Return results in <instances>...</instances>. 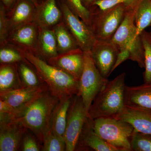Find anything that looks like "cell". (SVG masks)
Masks as SVG:
<instances>
[{"mask_svg": "<svg viewBox=\"0 0 151 151\" xmlns=\"http://www.w3.org/2000/svg\"><path fill=\"white\" fill-rule=\"evenodd\" d=\"M42 151H66L65 138L55 134L50 129L44 138Z\"/></svg>", "mask_w": 151, "mask_h": 151, "instance_id": "obj_27", "label": "cell"}, {"mask_svg": "<svg viewBox=\"0 0 151 151\" xmlns=\"http://www.w3.org/2000/svg\"><path fill=\"white\" fill-rule=\"evenodd\" d=\"M30 1L35 5L36 8L40 4V3L39 2V0H30Z\"/></svg>", "mask_w": 151, "mask_h": 151, "instance_id": "obj_37", "label": "cell"}, {"mask_svg": "<svg viewBox=\"0 0 151 151\" xmlns=\"http://www.w3.org/2000/svg\"><path fill=\"white\" fill-rule=\"evenodd\" d=\"M87 116L88 112L81 96L74 95L72 98L68 113L64 134L66 151H75Z\"/></svg>", "mask_w": 151, "mask_h": 151, "instance_id": "obj_7", "label": "cell"}, {"mask_svg": "<svg viewBox=\"0 0 151 151\" xmlns=\"http://www.w3.org/2000/svg\"><path fill=\"white\" fill-rule=\"evenodd\" d=\"M59 101L58 98L47 90L12 121L30 130L42 144L45 134L50 128L52 111Z\"/></svg>", "mask_w": 151, "mask_h": 151, "instance_id": "obj_3", "label": "cell"}, {"mask_svg": "<svg viewBox=\"0 0 151 151\" xmlns=\"http://www.w3.org/2000/svg\"><path fill=\"white\" fill-rule=\"evenodd\" d=\"M127 108L151 111V83L136 86H126L124 94Z\"/></svg>", "mask_w": 151, "mask_h": 151, "instance_id": "obj_18", "label": "cell"}, {"mask_svg": "<svg viewBox=\"0 0 151 151\" xmlns=\"http://www.w3.org/2000/svg\"><path fill=\"white\" fill-rule=\"evenodd\" d=\"M17 1V0H1V3L4 6L7 12L12 7Z\"/></svg>", "mask_w": 151, "mask_h": 151, "instance_id": "obj_35", "label": "cell"}, {"mask_svg": "<svg viewBox=\"0 0 151 151\" xmlns=\"http://www.w3.org/2000/svg\"><path fill=\"white\" fill-rule=\"evenodd\" d=\"M26 60V59L22 55L17 47L13 45L8 43L1 47V64L18 63Z\"/></svg>", "mask_w": 151, "mask_h": 151, "instance_id": "obj_28", "label": "cell"}, {"mask_svg": "<svg viewBox=\"0 0 151 151\" xmlns=\"http://www.w3.org/2000/svg\"><path fill=\"white\" fill-rule=\"evenodd\" d=\"M79 81L84 63V52L80 48L60 53L47 61Z\"/></svg>", "mask_w": 151, "mask_h": 151, "instance_id": "obj_13", "label": "cell"}, {"mask_svg": "<svg viewBox=\"0 0 151 151\" xmlns=\"http://www.w3.org/2000/svg\"><path fill=\"white\" fill-rule=\"evenodd\" d=\"M108 80L101 75L91 56L90 51L84 52V68L79 80L78 95L87 112L96 96L103 89Z\"/></svg>", "mask_w": 151, "mask_h": 151, "instance_id": "obj_6", "label": "cell"}, {"mask_svg": "<svg viewBox=\"0 0 151 151\" xmlns=\"http://www.w3.org/2000/svg\"><path fill=\"white\" fill-rule=\"evenodd\" d=\"M29 131L27 129L24 135L21 145L20 151H42V143L34 134Z\"/></svg>", "mask_w": 151, "mask_h": 151, "instance_id": "obj_32", "label": "cell"}, {"mask_svg": "<svg viewBox=\"0 0 151 151\" xmlns=\"http://www.w3.org/2000/svg\"><path fill=\"white\" fill-rule=\"evenodd\" d=\"M62 21L58 0H44L37 7L34 22L39 27L53 28Z\"/></svg>", "mask_w": 151, "mask_h": 151, "instance_id": "obj_17", "label": "cell"}, {"mask_svg": "<svg viewBox=\"0 0 151 151\" xmlns=\"http://www.w3.org/2000/svg\"><path fill=\"white\" fill-rule=\"evenodd\" d=\"M83 4L89 9L92 4L96 0H81Z\"/></svg>", "mask_w": 151, "mask_h": 151, "instance_id": "obj_36", "label": "cell"}, {"mask_svg": "<svg viewBox=\"0 0 151 151\" xmlns=\"http://www.w3.org/2000/svg\"><path fill=\"white\" fill-rule=\"evenodd\" d=\"M22 87L19 74L18 63L1 64L0 93Z\"/></svg>", "mask_w": 151, "mask_h": 151, "instance_id": "obj_22", "label": "cell"}, {"mask_svg": "<svg viewBox=\"0 0 151 151\" xmlns=\"http://www.w3.org/2000/svg\"><path fill=\"white\" fill-rule=\"evenodd\" d=\"M137 35H140L151 24V0H142L135 13Z\"/></svg>", "mask_w": 151, "mask_h": 151, "instance_id": "obj_25", "label": "cell"}, {"mask_svg": "<svg viewBox=\"0 0 151 151\" xmlns=\"http://www.w3.org/2000/svg\"><path fill=\"white\" fill-rule=\"evenodd\" d=\"M94 132L119 151H132L131 139L134 127L128 122L114 118L92 120Z\"/></svg>", "mask_w": 151, "mask_h": 151, "instance_id": "obj_4", "label": "cell"}, {"mask_svg": "<svg viewBox=\"0 0 151 151\" xmlns=\"http://www.w3.org/2000/svg\"><path fill=\"white\" fill-rule=\"evenodd\" d=\"M117 119L128 122L138 132L151 135V113L148 111L127 107Z\"/></svg>", "mask_w": 151, "mask_h": 151, "instance_id": "obj_20", "label": "cell"}, {"mask_svg": "<svg viewBox=\"0 0 151 151\" xmlns=\"http://www.w3.org/2000/svg\"><path fill=\"white\" fill-rule=\"evenodd\" d=\"M142 0H96L89 8L92 10L103 11L108 9L121 4H126L130 6L137 5Z\"/></svg>", "mask_w": 151, "mask_h": 151, "instance_id": "obj_31", "label": "cell"}, {"mask_svg": "<svg viewBox=\"0 0 151 151\" xmlns=\"http://www.w3.org/2000/svg\"><path fill=\"white\" fill-rule=\"evenodd\" d=\"M73 96H67L59 100L52 111L50 129L55 134L64 137L68 113Z\"/></svg>", "mask_w": 151, "mask_h": 151, "instance_id": "obj_21", "label": "cell"}, {"mask_svg": "<svg viewBox=\"0 0 151 151\" xmlns=\"http://www.w3.org/2000/svg\"><path fill=\"white\" fill-rule=\"evenodd\" d=\"M48 90L46 84L21 87L12 91L1 92L0 100L15 108L18 111L19 116L39 96Z\"/></svg>", "mask_w": 151, "mask_h": 151, "instance_id": "obj_10", "label": "cell"}, {"mask_svg": "<svg viewBox=\"0 0 151 151\" xmlns=\"http://www.w3.org/2000/svg\"><path fill=\"white\" fill-rule=\"evenodd\" d=\"M69 8L90 28L91 13L81 0H64Z\"/></svg>", "mask_w": 151, "mask_h": 151, "instance_id": "obj_30", "label": "cell"}, {"mask_svg": "<svg viewBox=\"0 0 151 151\" xmlns=\"http://www.w3.org/2000/svg\"><path fill=\"white\" fill-rule=\"evenodd\" d=\"M16 47L34 68L42 80L46 84L49 91L53 96L60 100L67 96L78 95V80L63 70L50 65L35 54Z\"/></svg>", "mask_w": 151, "mask_h": 151, "instance_id": "obj_1", "label": "cell"}, {"mask_svg": "<svg viewBox=\"0 0 151 151\" xmlns=\"http://www.w3.org/2000/svg\"><path fill=\"white\" fill-rule=\"evenodd\" d=\"M130 53L128 50L119 51L117 55L116 62L113 66L112 72H113L119 65L127 60L130 59Z\"/></svg>", "mask_w": 151, "mask_h": 151, "instance_id": "obj_34", "label": "cell"}, {"mask_svg": "<svg viewBox=\"0 0 151 151\" xmlns=\"http://www.w3.org/2000/svg\"><path fill=\"white\" fill-rule=\"evenodd\" d=\"M150 113H151V111H148Z\"/></svg>", "mask_w": 151, "mask_h": 151, "instance_id": "obj_38", "label": "cell"}, {"mask_svg": "<svg viewBox=\"0 0 151 151\" xmlns=\"http://www.w3.org/2000/svg\"><path fill=\"white\" fill-rule=\"evenodd\" d=\"M126 73H122L111 81L96 96L88 112L91 120L117 118L126 109L124 101Z\"/></svg>", "mask_w": 151, "mask_h": 151, "instance_id": "obj_2", "label": "cell"}, {"mask_svg": "<svg viewBox=\"0 0 151 151\" xmlns=\"http://www.w3.org/2000/svg\"><path fill=\"white\" fill-rule=\"evenodd\" d=\"M150 26H151V25H150Z\"/></svg>", "mask_w": 151, "mask_h": 151, "instance_id": "obj_39", "label": "cell"}, {"mask_svg": "<svg viewBox=\"0 0 151 151\" xmlns=\"http://www.w3.org/2000/svg\"><path fill=\"white\" fill-rule=\"evenodd\" d=\"M119 50L111 41L95 39L90 53L99 72L107 78L112 73Z\"/></svg>", "mask_w": 151, "mask_h": 151, "instance_id": "obj_9", "label": "cell"}, {"mask_svg": "<svg viewBox=\"0 0 151 151\" xmlns=\"http://www.w3.org/2000/svg\"><path fill=\"white\" fill-rule=\"evenodd\" d=\"M27 129L13 121L0 123V151H20L22 139Z\"/></svg>", "mask_w": 151, "mask_h": 151, "instance_id": "obj_14", "label": "cell"}, {"mask_svg": "<svg viewBox=\"0 0 151 151\" xmlns=\"http://www.w3.org/2000/svg\"><path fill=\"white\" fill-rule=\"evenodd\" d=\"M145 50V70L143 73L144 84L151 83V31L145 30L140 35Z\"/></svg>", "mask_w": 151, "mask_h": 151, "instance_id": "obj_26", "label": "cell"}, {"mask_svg": "<svg viewBox=\"0 0 151 151\" xmlns=\"http://www.w3.org/2000/svg\"><path fill=\"white\" fill-rule=\"evenodd\" d=\"M131 8L129 5L121 4L105 10L89 11L90 28L95 39L111 41Z\"/></svg>", "mask_w": 151, "mask_h": 151, "instance_id": "obj_5", "label": "cell"}, {"mask_svg": "<svg viewBox=\"0 0 151 151\" xmlns=\"http://www.w3.org/2000/svg\"><path fill=\"white\" fill-rule=\"evenodd\" d=\"M36 7L30 0H17L7 12L9 31L32 22L34 20Z\"/></svg>", "mask_w": 151, "mask_h": 151, "instance_id": "obj_16", "label": "cell"}, {"mask_svg": "<svg viewBox=\"0 0 151 151\" xmlns=\"http://www.w3.org/2000/svg\"><path fill=\"white\" fill-rule=\"evenodd\" d=\"M52 28L56 36L58 54L79 48L73 36L65 26L63 20Z\"/></svg>", "mask_w": 151, "mask_h": 151, "instance_id": "obj_23", "label": "cell"}, {"mask_svg": "<svg viewBox=\"0 0 151 151\" xmlns=\"http://www.w3.org/2000/svg\"><path fill=\"white\" fill-rule=\"evenodd\" d=\"M132 151H151V135L134 129L131 139Z\"/></svg>", "mask_w": 151, "mask_h": 151, "instance_id": "obj_29", "label": "cell"}, {"mask_svg": "<svg viewBox=\"0 0 151 151\" xmlns=\"http://www.w3.org/2000/svg\"><path fill=\"white\" fill-rule=\"evenodd\" d=\"M39 27L36 55L47 61L58 55L56 36L52 28Z\"/></svg>", "mask_w": 151, "mask_h": 151, "instance_id": "obj_19", "label": "cell"}, {"mask_svg": "<svg viewBox=\"0 0 151 151\" xmlns=\"http://www.w3.org/2000/svg\"><path fill=\"white\" fill-rule=\"evenodd\" d=\"M75 151H119L109 145L94 132L92 120L87 117Z\"/></svg>", "mask_w": 151, "mask_h": 151, "instance_id": "obj_15", "label": "cell"}, {"mask_svg": "<svg viewBox=\"0 0 151 151\" xmlns=\"http://www.w3.org/2000/svg\"><path fill=\"white\" fill-rule=\"evenodd\" d=\"M136 7L131 8L111 41L116 46L119 51L130 50L140 39V35H137L135 24Z\"/></svg>", "mask_w": 151, "mask_h": 151, "instance_id": "obj_11", "label": "cell"}, {"mask_svg": "<svg viewBox=\"0 0 151 151\" xmlns=\"http://www.w3.org/2000/svg\"><path fill=\"white\" fill-rule=\"evenodd\" d=\"M20 78L23 87L37 86L45 83L40 77L34 68L27 60L18 63Z\"/></svg>", "mask_w": 151, "mask_h": 151, "instance_id": "obj_24", "label": "cell"}, {"mask_svg": "<svg viewBox=\"0 0 151 151\" xmlns=\"http://www.w3.org/2000/svg\"><path fill=\"white\" fill-rule=\"evenodd\" d=\"M39 32L34 22L29 23L9 33L8 43L36 55Z\"/></svg>", "mask_w": 151, "mask_h": 151, "instance_id": "obj_12", "label": "cell"}, {"mask_svg": "<svg viewBox=\"0 0 151 151\" xmlns=\"http://www.w3.org/2000/svg\"><path fill=\"white\" fill-rule=\"evenodd\" d=\"M58 2L63 20L79 48L84 52L90 51L95 40L91 29L71 11L64 0H58Z\"/></svg>", "mask_w": 151, "mask_h": 151, "instance_id": "obj_8", "label": "cell"}, {"mask_svg": "<svg viewBox=\"0 0 151 151\" xmlns=\"http://www.w3.org/2000/svg\"><path fill=\"white\" fill-rule=\"evenodd\" d=\"M9 33L8 20L7 11L4 5H0V44L1 47L8 44Z\"/></svg>", "mask_w": 151, "mask_h": 151, "instance_id": "obj_33", "label": "cell"}]
</instances>
